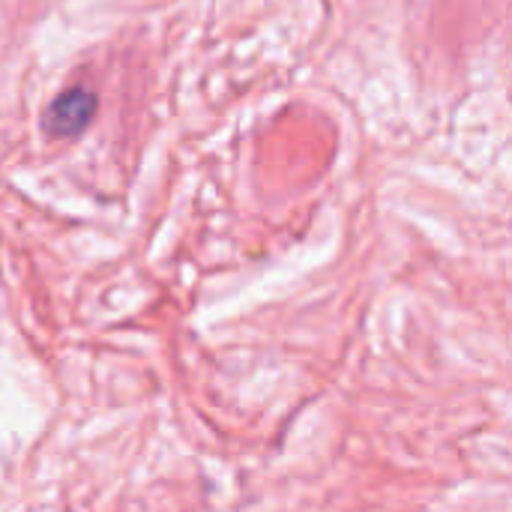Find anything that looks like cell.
Here are the masks:
<instances>
[{
  "instance_id": "cell-1",
  "label": "cell",
  "mask_w": 512,
  "mask_h": 512,
  "mask_svg": "<svg viewBox=\"0 0 512 512\" xmlns=\"http://www.w3.org/2000/svg\"><path fill=\"white\" fill-rule=\"evenodd\" d=\"M96 108H99V99L93 90L69 87L57 99H51V105L42 114V126L51 138L69 141V138H78L90 126Z\"/></svg>"
}]
</instances>
